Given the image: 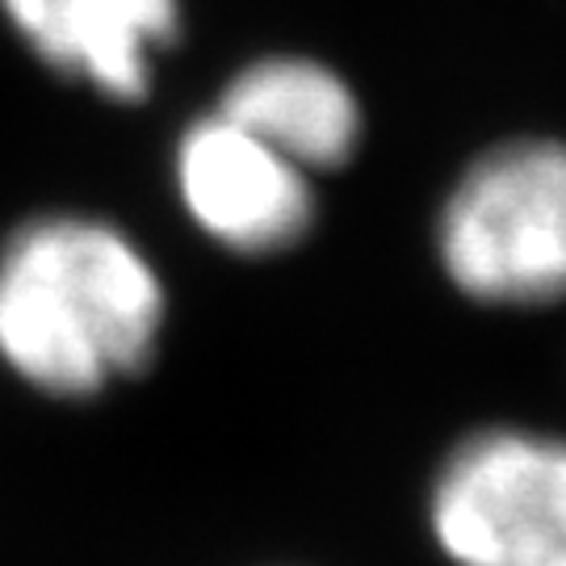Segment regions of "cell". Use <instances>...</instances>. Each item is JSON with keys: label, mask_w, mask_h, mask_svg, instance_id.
Returning a JSON list of instances; mask_svg holds the SVG:
<instances>
[{"label": "cell", "mask_w": 566, "mask_h": 566, "mask_svg": "<svg viewBox=\"0 0 566 566\" xmlns=\"http://www.w3.org/2000/svg\"><path fill=\"white\" fill-rule=\"evenodd\" d=\"M4 18L51 67L84 76L105 97L139 102L151 51L177 39V0H0Z\"/></svg>", "instance_id": "cell-5"}, {"label": "cell", "mask_w": 566, "mask_h": 566, "mask_svg": "<svg viewBox=\"0 0 566 566\" xmlns=\"http://www.w3.org/2000/svg\"><path fill=\"white\" fill-rule=\"evenodd\" d=\"M428 533L449 566H566V437L483 424L428 486Z\"/></svg>", "instance_id": "cell-3"}, {"label": "cell", "mask_w": 566, "mask_h": 566, "mask_svg": "<svg viewBox=\"0 0 566 566\" xmlns=\"http://www.w3.org/2000/svg\"><path fill=\"white\" fill-rule=\"evenodd\" d=\"M160 324L156 269L97 219H39L0 256V357L46 395L81 399L139 374Z\"/></svg>", "instance_id": "cell-1"}, {"label": "cell", "mask_w": 566, "mask_h": 566, "mask_svg": "<svg viewBox=\"0 0 566 566\" xmlns=\"http://www.w3.org/2000/svg\"><path fill=\"white\" fill-rule=\"evenodd\" d=\"M219 114L277 147L306 172H332L357 156L365 114L340 72L306 55L248 63L223 88Z\"/></svg>", "instance_id": "cell-6"}, {"label": "cell", "mask_w": 566, "mask_h": 566, "mask_svg": "<svg viewBox=\"0 0 566 566\" xmlns=\"http://www.w3.org/2000/svg\"><path fill=\"white\" fill-rule=\"evenodd\" d=\"M432 252L465 303L566 306V139L512 135L483 147L437 206Z\"/></svg>", "instance_id": "cell-2"}, {"label": "cell", "mask_w": 566, "mask_h": 566, "mask_svg": "<svg viewBox=\"0 0 566 566\" xmlns=\"http://www.w3.org/2000/svg\"><path fill=\"white\" fill-rule=\"evenodd\" d=\"M177 185L189 219L214 243L243 256H269L303 243L319 214L311 172L223 114L185 130Z\"/></svg>", "instance_id": "cell-4"}]
</instances>
